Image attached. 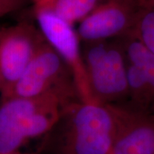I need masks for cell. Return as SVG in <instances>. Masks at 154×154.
<instances>
[{
	"label": "cell",
	"mask_w": 154,
	"mask_h": 154,
	"mask_svg": "<svg viewBox=\"0 0 154 154\" xmlns=\"http://www.w3.org/2000/svg\"><path fill=\"white\" fill-rule=\"evenodd\" d=\"M45 42L39 29L29 23L21 22L0 29L1 94L17 82Z\"/></svg>",
	"instance_id": "cell-5"
},
{
	"label": "cell",
	"mask_w": 154,
	"mask_h": 154,
	"mask_svg": "<svg viewBox=\"0 0 154 154\" xmlns=\"http://www.w3.org/2000/svg\"><path fill=\"white\" fill-rule=\"evenodd\" d=\"M136 1L140 2H141L143 5H145V4L146 3V2H147V0H136Z\"/></svg>",
	"instance_id": "cell-17"
},
{
	"label": "cell",
	"mask_w": 154,
	"mask_h": 154,
	"mask_svg": "<svg viewBox=\"0 0 154 154\" xmlns=\"http://www.w3.org/2000/svg\"><path fill=\"white\" fill-rule=\"evenodd\" d=\"M49 93L57 94L69 106L81 101L72 72L46 41L17 82L2 94V100L5 101L14 97H30Z\"/></svg>",
	"instance_id": "cell-3"
},
{
	"label": "cell",
	"mask_w": 154,
	"mask_h": 154,
	"mask_svg": "<svg viewBox=\"0 0 154 154\" xmlns=\"http://www.w3.org/2000/svg\"><path fill=\"white\" fill-rule=\"evenodd\" d=\"M0 154H2V153H0Z\"/></svg>",
	"instance_id": "cell-18"
},
{
	"label": "cell",
	"mask_w": 154,
	"mask_h": 154,
	"mask_svg": "<svg viewBox=\"0 0 154 154\" xmlns=\"http://www.w3.org/2000/svg\"><path fill=\"white\" fill-rule=\"evenodd\" d=\"M127 79L128 96L125 103L137 110L154 113V96L151 88L141 72L128 61Z\"/></svg>",
	"instance_id": "cell-11"
},
{
	"label": "cell",
	"mask_w": 154,
	"mask_h": 154,
	"mask_svg": "<svg viewBox=\"0 0 154 154\" xmlns=\"http://www.w3.org/2000/svg\"><path fill=\"white\" fill-rule=\"evenodd\" d=\"M66 103L54 93L30 97H14L2 101L0 107V134L41 111L65 108Z\"/></svg>",
	"instance_id": "cell-9"
},
{
	"label": "cell",
	"mask_w": 154,
	"mask_h": 154,
	"mask_svg": "<svg viewBox=\"0 0 154 154\" xmlns=\"http://www.w3.org/2000/svg\"><path fill=\"white\" fill-rule=\"evenodd\" d=\"M34 13L38 29L46 41L62 58L72 72L80 101L83 103H96L86 78L80 39L73 25L46 9L34 7Z\"/></svg>",
	"instance_id": "cell-4"
},
{
	"label": "cell",
	"mask_w": 154,
	"mask_h": 154,
	"mask_svg": "<svg viewBox=\"0 0 154 154\" xmlns=\"http://www.w3.org/2000/svg\"><path fill=\"white\" fill-rule=\"evenodd\" d=\"M82 52L94 102L103 105L126 102L127 61L119 38L83 42Z\"/></svg>",
	"instance_id": "cell-2"
},
{
	"label": "cell",
	"mask_w": 154,
	"mask_h": 154,
	"mask_svg": "<svg viewBox=\"0 0 154 154\" xmlns=\"http://www.w3.org/2000/svg\"><path fill=\"white\" fill-rule=\"evenodd\" d=\"M27 1L28 0H0V18L22 8Z\"/></svg>",
	"instance_id": "cell-14"
},
{
	"label": "cell",
	"mask_w": 154,
	"mask_h": 154,
	"mask_svg": "<svg viewBox=\"0 0 154 154\" xmlns=\"http://www.w3.org/2000/svg\"><path fill=\"white\" fill-rule=\"evenodd\" d=\"M143 5L136 0H108L98 5L79 22L80 41L89 42L119 38L134 29Z\"/></svg>",
	"instance_id": "cell-6"
},
{
	"label": "cell",
	"mask_w": 154,
	"mask_h": 154,
	"mask_svg": "<svg viewBox=\"0 0 154 154\" xmlns=\"http://www.w3.org/2000/svg\"><path fill=\"white\" fill-rule=\"evenodd\" d=\"M99 0H46L36 8H43L69 24L80 22L98 5Z\"/></svg>",
	"instance_id": "cell-12"
},
{
	"label": "cell",
	"mask_w": 154,
	"mask_h": 154,
	"mask_svg": "<svg viewBox=\"0 0 154 154\" xmlns=\"http://www.w3.org/2000/svg\"><path fill=\"white\" fill-rule=\"evenodd\" d=\"M28 1L32 2L33 6H36V5H39V4H41L42 2H44L46 1V0H28Z\"/></svg>",
	"instance_id": "cell-15"
},
{
	"label": "cell",
	"mask_w": 154,
	"mask_h": 154,
	"mask_svg": "<svg viewBox=\"0 0 154 154\" xmlns=\"http://www.w3.org/2000/svg\"><path fill=\"white\" fill-rule=\"evenodd\" d=\"M109 105L116 121L109 154H154V113L137 110L125 102Z\"/></svg>",
	"instance_id": "cell-7"
},
{
	"label": "cell",
	"mask_w": 154,
	"mask_h": 154,
	"mask_svg": "<svg viewBox=\"0 0 154 154\" xmlns=\"http://www.w3.org/2000/svg\"><path fill=\"white\" fill-rule=\"evenodd\" d=\"M145 5H149L151 6H154V0H147Z\"/></svg>",
	"instance_id": "cell-16"
},
{
	"label": "cell",
	"mask_w": 154,
	"mask_h": 154,
	"mask_svg": "<svg viewBox=\"0 0 154 154\" xmlns=\"http://www.w3.org/2000/svg\"><path fill=\"white\" fill-rule=\"evenodd\" d=\"M57 154H109L114 136L115 116L110 105L76 102L63 109Z\"/></svg>",
	"instance_id": "cell-1"
},
{
	"label": "cell",
	"mask_w": 154,
	"mask_h": 154,
	"mask_svg": "<svg viewBox=\"0 0 154 154\" xmlns=\"http://www.w3.org/2000/svg\"><path fill=\"white\" fill-rule=\"evenodd\" d=\"M119 38L126 60L141 72L154 96V54L138 39L134 29Z\"/></svg>",
	"instance_id": "cell-10"
},
{
	"label": "cell",
	"mask_w": 154,
	"mask_h": 154,
	"mask_svg": "<svg viewBox=\"0 0 154 154\" xmlns=\"http://www.w3.org/2000/svg\"><path fill=\"white\" fill-rule=\"evenodd\" d=\"M63 109L53 108L41 111L0 134V153L14 154L28 140L49 132L57 125Z\"/></svg>",
	"instance_id": "cell-8"
},
{
	"label": "cell",
	"mask_w": 154,
	"mask_h": 154,
	"mask_svg": "<svg viewBox=\"0 0 154 154\" xmlns=\"http://www.w3.org/2000/svg\"><path fill=\"white\" fill-rule=\"evenodd\" d=\"M134 32L146 47L154 54V6H142L138 14Z\"/></svg>",
	"instance_id": "cell-13"
}]
</instances>
